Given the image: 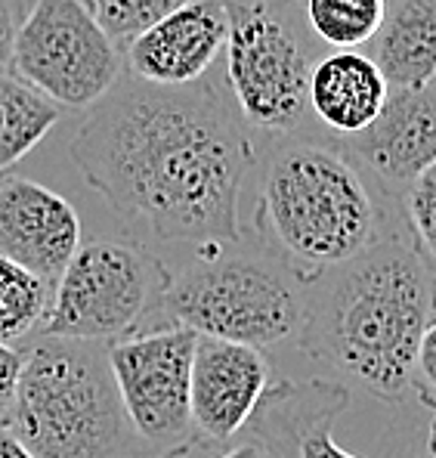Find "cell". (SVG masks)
I'll return each mask as SVG.
<instances>
[{
    "label": "cell",
    "mask_w": 436,
    "mask_h": 458,
    "mask_svg": "<svg viewBox=\"0 0 436 458\" xmlns=\"http://www.w3.org/2000/svg\"><path fill=\"white\" fill-rule=\"evenodd\" d=\"M84 183L124 220L186 245L241 242V195L257 149L226 84L186 87L124 81L112 87L71 140Z\"/></svg>",
    "instance_id": "6da1fadb"
},
{
    "label": "cell",
    "mask_w": 436,
    "mask_h": 458,
    "mask_svg": "<svg viewBox=\"0 0 436 458\" xmlns=\"http://www.w3.org/2000/svg\"><path fill=\"white\" fill-rule=\"evenodd\" d=\"M436 322V279L406 226L304 282L300 350L374 400L412 396L421 335Z\"/></svg>",
    "instance_id": "7a4b0ae2"
},
{
    "label": "cell",
    "mask_w": 436,
    "mask_h": 458,
    "mask_svg": "<svg viewBox=\"0 0 436 458\" xmlns=\"http://www.w3.org/2000/svg\"><path fill=\"white\" fill-rule=\"evenodd\" d=\"M387 195L338 140H272L254 205V242L300 282L359 258L402 226Z\"/></svg>",
    "instance_id": "3957f363"
},
{
    "label": "cell",
    "mask_w": 436,
    "mask_h": 458,
    "mask_svg": "<svg viewBox=\"0 0 436 458\" xmlns=\"http://www.w3.org/2000/svg\"><path fill=\"white\" fill-rule=\"evenodd\" d=\"M4 428L38 458H149L121 406L105 341L31 344Z\"/></svg>",
    "instance_id": "277c9868"
},
{
    "label": "cell",
    "mask_w": 436,
    "mask_h": 458,
    "mask_svg": "<svg viewBox=\"0 0 436 458\" xmlns=\"http://www.w3.org/2000/svg\"><path fill=\"white\" fill-rule=\"evenodd\" d=\"M158 307L167 322L192 328L201 338L266 350L298 338L304 282L264 245L245 248L241 239L198 248L192 264L167 276Z\"/></svg>",
    "instance_id": "5b68a950"
},
{
    "label": "cell",
    "mask_w": 436,
    "mask_h": 458,
    "mask_svg": "<svg viewBox=\"0 0 436 458\" xmlns=\"http://www.w3.org/2000/svg\"><path fill=\"white\" fill-rule=\"evenodd\" d=\"M294 0H223V84L247 124L270 140L300 133L310 114L306 81L316 50L298 29Z\"/></svg>",
    "instance_id": "8992f818"
},
{
    "label": "cell",
    "mask_w": 436,
    "mask_h": 458,
    "mask_svg": "<svg viewBox=\"0 0 436 458\" xmlns=\"http://www.w3.org/2000/svg\"><path fill=\"white\" fill-rule=\"evenodd\" d=\"M167 276L139 245L115 239L84 242L59 273L50 310L40 322L44 335L105 344L124 338L158 304Z\"/></svg>",
    "instance_id": "52a82bcc"
},
{
    "label": "cell",
    "mask_w": 436,
    "mask_h": 458,
    "mask_svg": "<svg viewBox=\"0 0 436 458\" xmlns=\"http://www.w3.org/2000/svg\"><path fill=\"white\" fill-rule=\"evenodd\" d=\"M10 75L59 109H90L118 84L121 47L87 0H35L16 25Z\"/></svg>",
    "instance_id": "ba28073f"
},
{
    "label": "cell",
    "mask_w": 436,
    "mask_h": 458,
    "mask_svg": "<svg viewBox=\"0 0 436 458\" xmlns=\"http://www.w3.org/2000/svg\"><path fill=\"white\" fill-rule=\"evenodd\" d=\"M196 344L192 328L173 322L105 344L121 406L149 458H180L201 443L189 409Z\"/></svg>",
    "instance_id": "9c48e42d"
},
{
    "label": "cell",
    "mask_w": 436,
    "mask_h": 458,
    "mask_svg": "<svg viewBox=\"0 0 436 458\" xmlns=\"http://www.w3.org/2000/svg\"><path fill=\"white\" fill-rule=\"evenodd\" d=\"M338 143L381 190L402 199V192L436 161L433 87H390V97L378 118L356 137Z\"/></svg>",
    "instance_id": "30bf717a"
},
{
    "label": "cell",
    "mask_w": 436,
    "mask_h": 458,
    "mask_svg": "<svg viewBox=\"0 0 436 458\" xmlns=\"http://www.w3.org/2000/svg\"><path fill=\"white\" fill-rule=\"evenodd\" d=\"M270 384L272 369L264 350L198 335L189 375V409L198 440L230 443L239 437Z\"/></svg>",
    "instance_id": "8fae6325"
},
{
    "label": "cell",
    "mask_w": 436,
    "mask_h": 458,
    "mask_svg": "<svg viewBox=\"0 0 436 458\" xmlns=\"http://www.w3.org/2000/svg\"><path fill=\"white\" fill-rule=\"evenodd\" d=\"M80 245V217L65 195L31 177H0V258L53 282Z\"/></svg>",
    "instance_id": "7c38bea8"
},
{
    "label": "cell",
    "mask_w": 436,
    "mask_h": 458,
    "mask_svg": "<svg viewBox=\"0 0 436 458\" xmlns=\"http://www.w3.org/2000/svg\"><path fill=\"white\" fill-rule=\"evenodd\" d=\"M347 406L350 390L340 381L272 378L247 428L272 458H359L347 453L331 430Z\"/></svg>",
    "instance_id": "4fadbf2b"
},
{
    "label": "cell",
    "mask_w": 436,
    "mask_h": 458,
    "mask_svg": "<svg viewBox=\"0 0 436 458\" xmlns=\"http://www.w3.org/2000/svg\"><path fill=\"white\" fill-rule=\"evenodd\" d=\"M226 47L223 0H189L127 44L133 78L155 87H186L207 78Z\"/></svg>",
    "instance_id": "5bb4252c"
},
{
    "label": "cell",
    "mask_w": 436,
    "mask_h": 458,
    "mask_svg": "<svg viewBox=\"0 0 436 458\" xmlns=\"http://www.w3.org/2000/svg\"><path fill=\"white\" fill-rule=\"evenodd\" d=\"M390 97L384 72L365 50H331L313 63L306 81L310 114L331 140L365 131Z\"/></svg>",
    "instance_id": "9a60e30c"
},
{
    "label": "cell",
    "mask_w": 436,
    "mask_h": 458,
    "mask_svg": "<svg viewBox=\"0 0 436 458\" xmlns=\"http://www.w3.org/2000/svg\"><path fill=\"white\" fill-rule=\"evenodd\" d=\"M365 53L390 87H427L436 72V0H387L384 22Z\"/></svg>",
    "instance_id": "2e32d148"
},
{
    "label": "cell",
    "mask_w": 436,
    "mask_h": 458,
    "mask_svg": "<svg viewBox=\"0 0 436 458\" xmlns=\"http://www.w3.org/2000/svg\"><path fill=\"white\" fill-rule=\"evenodd\" d=\"M63 118V109L13 78L0 72V174L25 158Z\"/></svg>",
    "instance_id": "e0dca14e"
},
{
    "label": "cell",
    "mask_w": 436,
    "mask_h": 458,
    "mask_svg": "<svg viewBox=\"0 0 436 458\" xmlns=\"http://www.w3.org/2000/svg\"><path fill=\"white\" fill-rule=\"evenodd\" d=\"M387 0H300L310 35L328 50H362L384 22Z\"/></svg>",
    "instance_id": "ac0fdd59"
},
{
    "label": "cell",
    "mask_w": 436,
    "mask_h": 458,
    "mask_svg": "<svg viewBox=\"0 0 436 458\" xmlns=\"http://www.w3.org/2000/svg\"><path fill=\"white\" fill-rule=\"evenodd\" d=\"M53 298V282L40 279L31 269L0 258V344L31 338L44 322Z\"/></svg>",
    "instance_id": "d6986e66"
},
{
    "label": "cell",
    "mask_w": 436,
    "mask_h": 458,
    "mask_svg": "<svg viewBox=\"0 0 436 458\" xmlns=\"http://www.w3.org/2000/svg\"><path fill=\"white\" fill-rule=\"evenodd\" d=\"M399 211L415 251L436 279V161L402 192Z\"/></svg>",
    "instance_id": "ffe728a7"
},
{
    "label": "cell",
    "mask_w": 436,
    "mask_h": 458,
    "mask_svg": "<svg viewBox=\"0 0 436 458\" xmlns=\"http://www.w3.org/2000/svg\"><path fill=\"white\" fill-rule=\"evenodd\" d=\"M87 4L105 29V35L121 47L130 44L139 31L155 25L167 13L186 6L189 0H87Z\"/></svg>",
    "instance_id": "44dd1931"
},
{
    "label": "cell",
    "mask_w": 436,
    "mask_h": 458,
    "mask_svg": "<svg viewBox=\"0 0 436 458\" xmlns=\"http://www.w3.org/2000/svg\"><path fill=\"white\" fill-rule=\"evenodd\" d=\"M412 396L427 409L436 406V322L421 335L412 369Z\"/></svg>",
    "instance_id": "7402d4cb"
},
{
    "label": "cell",
    "mask_w": 436,
    "mask_h": 458,
    "mask_svg": "<svg viewBox=\"0 0 436 458\" xmlns=\"http://www.w3.org/2000/svg\"><path fill=\"white\" fill-rule=\"evenodd\" d=\"M22 362L25 350L13 347V344H0V424L10 412L13 400H16V387L22 378Z\"/></svg>",
    "instance_id": "603a6c76"
},
{
    "label": "cell",
    "mask_w": 436,
    "mask_h": 458,
    "mask_svg": "<svg viewBox=\"0 0 436 458\" xmlns=\"http://www.w3.org/2000/svg\"><path fill=\"white\" fill-rule=\"evenodd\" d=\"M16 13L10 0H0V72H10L13 40H16Z\"/></svg>",
    "instance_id": "cb8c5ba5"
},
{
    "label": "cell",
    "mask_w": 436,
    "mask_h": 458,
    "mask_svg": "<svg viewBox=\"0 0 436 458\" xmlns=\"http://www.w3.org/2000/svg\"><path fill=\"white\" fill-rule=\"evenodd\" d=\"M217 458H272V453L251 434L245 443H236V446H230L226 453H220Z\"/></svg>",
    "instance_id": "d4e9b609"
},
{
    "label": "cell",
    "mask_w": 436,
    "mask_h": 458,
    "mask_svg": "<svg viewBox=\"0 0 436 458\" xmlns=\"http://www.w3.org/2000/svg\"><path fill=\"white\" fill-rule=\"evenodd\" d=\"M0 458H38V455L29 453V449H25L22 443L0 424Z\"/></svg>",
    "instance_id": "484cf974"
},
{
    "label": "cell",
    "mask_w": 436,
    "mask_h": 458,
    "mask_svg": "<svg viewBox=\"0 0 436 458\" xmlns=\"http://www.w3.org/2000/svg\"><path fill=\"white\" fill-rule=\"evenodd\" d=\"M427 446H431V455L436 458V419L431 424V434H427Z\"/></svg>",
    "instance_id": "4316f807"
},
{
    "label": "cell",
    "mask_w": 436,
    "mask_h": 458,
    "mask_svg": "<svg viewBox=\"0 0 436 458\" xmlns=\"http://www.w3.org/2000/svg\"><path fill=\"white\" fill-rule=\"evenodd\" d=\"M431 87H433V93H436V72H433V78H431Z\"/></svg>",
    "instance_id": "83f0119b"
},
{
    "label": "cell",
    "mask_w": 436,
    "mask_h": 458,
    "mask_svg": "<svg viewBox=\"0 0 436 458\" xmlns=\"http://www.w3.org/2000/svg\"><path fill=\"white\" fill-rule=\"evenodd\" d=\"M431 409H433V412H436V406H431Z\"/></svg>",
    "instance_id": "f1b7e54d"
},
{
    "label": "cell",
    "mask_w": 436,
    "mask_h": 458,
    "mask_svg": "<svg viewBox=\"0 0 436 458\" xmlns=\"http://www.w3.org/2000/svg\"><path fill=\"white\" fill-rule=\"evenodd\" d=\"M427 458H433V455H427Z\"/></svg>",
    "instance_id": "f546056e"
}]
</instances>
